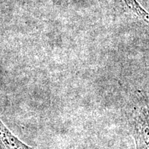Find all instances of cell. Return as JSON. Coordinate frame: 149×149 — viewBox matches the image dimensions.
Wrapping results in <instances>:
<instances>
[{"label": "cell", "instance_id": "6da1fadb", "mask_svg": "<svg viewBox=\"0 0 149 149\" xmlns=\"http://www.w3.org/2000/svg\"><path fill=\"white\" fill-rule=\"evenodd\" d=\"M128 122L136 149H149V94L131 109Z\"/></svg>", "mask_w": 149, "mask_h": 149}, {"label": "cell", "instance_id": "3957f363", "mask_svg": "<svg viewBox=\"0 0 149 149\" xmlns=\"http://www.w3.org/2000/svg\"><path fill=\"white\" fill-rule=\"evenodd\" d=\"M118 6L124 10L130 12L149 24V13L136 0H115Z\"/></svg>", "mask_w": 149, "mask_h": 149}, {"label": "cell", "instance_id": "7a4b0ae2", "mask_svg": "<svg viewBox=\"0 0 149 149\" xmlns=\"http://www.w3.org/2000/svg\"><path fill=\"white\" fill-rule=\"evenodd\" d=\"M0 149H35L17 138L0 119Z\"/></svg>", "mask_w": 149, "mask_h": 149}]
</instances>
